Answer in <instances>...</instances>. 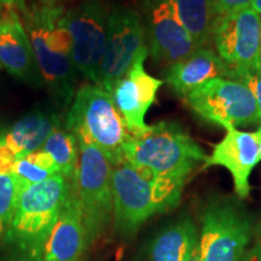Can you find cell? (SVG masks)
I'll return each instance as SVG.
<instances>
[{
    "label": "cell",
    "mask_w": 261,
    "mask_h": 261,
    "mask_svg": "<svg viewBox=\"0 0 261 261\" xmlns=\"http://www.w3.org/2000/svg\"><path fill=\"white\" fill-rule=\"evenodd\" d=\"M71 179L57 173L22 189L4 244L16 261H42L44 249L65 198Z\"/></svg>",
    "instance_id": "6da1fadb"
},
{
    "label": "cell",
    "mask_w": 261,
    "mask_h": 261,
    "mask_svg": "<svg viewBox=\"0 0 261 261\" xmlns=\"http://www.w3.org/2000/svg\"><path fill=\"white\" fill-rule=\"evenodd\" d=\"M185 181L160 177L123 161L113 166L114 217L123 233L136 232L154 215L177 207Z\"/></svg>",
    "instance_id": "7a4b0ae2"
},
{
    "label": "cell",
    "mask_w": 261,
    "mask_h": 261,
    "mask_svg": "<svg viewBox=\"0 0 261 261\" xmlns=\"http://www.w3.org/2000/svg\"><path fill=\"white\" fill-rule=\"evenodd\" d=\"M64 10L46 4L24 12L25 29L31 39L41 80L62 106L73 102L76 68L71 57V38L61 23Z\"/></svg>",
    "instance_id": "3957f363"
},
{
    "label": "cell",
    "mask_w": 261,
    "mask_h": 261,
    "mask_svg": "<svg viewBox=\"0 0 261 261\" xmlns=\"http://www.w3.org/2000/svg\"><path fill=\"white\" fill-rule=\"evenodd\" d=\"M207 158L196 140L175 122L149 126L143 133L129 136L123 146V161L129 165L184 181Z\"/></svg>",
    "instance_id": "277c9868"
},
{
    "label": "cell",
    "mask_w": 261,
    "mask_h": 261,
    "mask_svg": "<svg viewBox=\"0 0 261 261\" xmlns=\"http://www.w3.org/2000/svg\"><path fill=\"white\" fill-rule=\"evenodd\" d=\"M67 127L77 140L97 146L113 166L123 162V146L130 135L112 94L100 86L84 85L75 92Z\"/></svg>",
    "instance_id": "5b68a950"
},
{
    "label": "cell",
    "mask_w": 261,
    "mask_h": 261,
    "mask_svg": "<svg viewBox=\"0 0 261 261\" xmlns=\"http://www.w3.org/2000/svg\"><path fill=\"white\" fill-rule=\"evenodd\" d=\"M79 160L71 177L80 202L87 244L96 241L114 213L113 165L97 146L79 140Z\"/></svg>",
    "instance_id": "8992f818"
},
{
    "label": "cell",
    "mask_w": 261,
    "mask_h": 261,
    "mask_svg": "<svg viewBox=\"0 0 261 261\" xmlns=\"http://www.w3.org/2000/svg\"><path fill=\"white\" fill-rule=\"evenodd\" d=\"M196 115L225 129L261 122L256 100L246 85L215 77L197 86L185 97Z\"/></svg>",
    "instance_id": "52a82bcc"
},
{
    "label": "cell",
    "mask_w": 261,
    "mask_h": 261,
    "mask_svg": "<svg viewBox=\"0 0 261 261\" xmlns=\"http://www.w3.org/2000/svg\"><path fill=\"white\" fill-rule=\"evenodd\" d=\"M250 238V220L230 198L213 200L202 214L201 261H241Z\"/></svg>",
    "instance_id": "ba28073f"
},
{
    "label": "cell",
    "mask_w": 261,
    "mask_h": 261,
    "mask_svg": "<svg viewBox=\"0 0 261 261\" xmlns=\"http://www.w3.org/2000/svg\"><path fill=\"white\" fill-rule=\"evenodd\" d=\"M109 12L100 0H86L61 16L71 38V57L76 70L99 85L106 52Z\"/></svg>",
    "instance_id": "9c48e42d"
},
{
    "label": "cell",
    "mask_w": 261,
    "mask_h": 261,
    "mask_svg": "<svg viewBox=\"0 0 261 261\" xmlns=\"http://www.w3.org/2000/svg\"><path fill=\"white\" fill-rule=\"evenodd\" d=\"M146 48L144 27L139 15L125 6L114 8L108 21L106 52L98 86L112 92L115 84Z\"/></svg>",
    "instance_id": "30bf717a"
},
{
    "label": "cell",
    "mask_w": 261,
    "mask_h": 261,
    "mask_svg": "<svg viewBox=\"0 0 261 261\" xmlns=\"http://www.w3.org/2000/svg\"><path fill=\"white\" fill-rule=\"evenodd\" d=\"M212 39L215 52L231 70L261 64V16L252 8L218 16Z\"/></svg>",
    "instance_id": "8fae6325"
},
{
    "label": "cell",
    "mask_w": 261,
    "mask_h": 261,
    "mask_svg": "<svg viewBox=\"0 0 261 261\" xmlns=\"http://www.w3.org/2000/svg\"><path fill=\"white\" fill-rule=\"evenodd\" d=\"M148 54L149 48H146L137 57L129 70L117 81L110 92L130 136L148 129L146 113L154 104L160 87L163 85L162 80L151 76L144 69Z\"/></svg>",
    "instance_id": "7c38bea8"
},
{
    "label": "cell",
    "mask_w": 261,
    "mask_h": 261,
    "mask_svg": "<svg viewBox=\"0 0 261 261\" xmlns=\"http://www.w3.org/2000/svg\"><path fill=\"white\" fill-rule=\"evenodd\" d=\"M261 162V130L242 132L227 129L226 136L214 145L213 152L205 160V167L220 166L227 169L233 179L234 191L241 200L250 192L249 178Z\"/></svg>",
    "instance_id": "4fadbf2b"
},
{
    "label": "cell",
    "mask_w": 261,
    "mask_h": 261,
    "mask_svg": "<svg viewBox=\"0 0 261 261\" xmlns=\"http://www.w3.org/2000/svg\"><path fill=\"white\" fill-rule=\"evenodd\" d=\"M87 247L80 202L71 185L44 249L42 261H79Z\"/></svg>",
    "instance_id": "5bb4252c"
},
{
    "label": "cell",
    "mask_w": 261,
    "mask_h": 261,
    "mask_svg": "<svg viewBox=\"0 0 261 261\" xmlns=\"http://www.w3.org/2000/svg\"><path fill=\"white\" fill-rule=\"evenodd\" d=\"M149 40L151 56L171 65L198 48L189 32L173 16L165 0H158L150 11Z\"/></svg>",
    "instance_id": "9a60e30c"
},
{
    "label": "cell",
    "mask_w": 261,
    "mask_h": 261,
    "mask_svg": "<svg viewBox=\"0 0 261 261\" xmlns=\"http://www.w3.org/2000/svg\"><path fill=\"white\" fill-rule=\"evenodd\" d=\"M0 64L18 80L35 83L41 79L31 39L12 8L0 16Z\"/></svg>",
    "instance_id": "2e32d148"
},
{
    "label": "cell",
    "mask_w": 261,
    "mask_h": 261,
    "mask_svg": "<svg viewBox=\"0 0 261 261\" xmlns=\"http://www.w3.org/2000/svg\"><path fill=\"white\" fill-rule=\"evenodd\" d=\"M231 68L214 50L198 47L184 60L169 65L166 73V83L175 94L185 98L188 93L205 81L215 77L228 79Z\"/></svg>",
    "instance_id": "e0dca14e"
},
{
    "label": "cell",
    "mask_w": 261,
    "mask_h": 261,
    "mask_svg": "<svg viewBox=\"0 0 261 261\" xmlns=\"http://www.w3.org/2000/svg\"><path fill=\"white\" fill-rule=\"evenodd\" d=\"M60 126L56 115L32 114L21 119L2 137V140L14 151L17 159H23L31 152L40 150L48 137Z\"/></svg>",
    "instance_id": "ac0fdd59"
},
{
    "label": "cell",
    "mask_w": 261,
    "mask_h": 261,
    "mask_svg": "<svg viewBox=\"0 0 261 261\" xmlns=\"http://www.w3.org/2000/svg\"><path fill=\"white\" fill-rule=\"evenodd\" d=\"M197 243L194 221L181 218L156 236L150 247V261H185Z\"/></svg>",
    "instance_id": "d6986e66"
},
{
    "label": "cell",
    "mask_w": 261,
    "mask_h": 261,
    "mask_svg": "<svg viewBox=\"0 0 261 261\" xmlns=\"http://www.w3.org/2000/svg\"><path fill=\"white\" fill-rule=\"evenodd\" d=\"M173 16L189 32L198 47L211 41L217 19L214 0H165Z\"/></svg>",
    "instance_id": "ffe728a7"
},
{
    "label": "cell",
    "mask_w": 261,
    "mask_h": 261,
    "mask_svg": "<svg viewBox=\"0 0 261 261\" xmlns=\"http://www.w3.org/2000/svg\"><path fill=\"white\" fill-rule=\"evenodd\" d=\"M41 149L52 156L61 174L71 179L76 168L80 151L76 136L69 130L65 132L57 128L48 137Z\"/></svg>",
    "instance_id": "44dd1931"
},
{
    "label": "cell",
    "mask_w": 261,
    "mask_h": 261,
    "mask_svg": "<svg viewBox=\"0 0 261 261\" xmlns=\"http://www.w3.org/2000/svg\"><path fill=\"white\" fill-rule=\"evenodd\" d=\"M19 189L14 175L0 174V241L11 226L17 207Z\"/></svg>",
    "instance_id": "7402d4cb"
},
{
    "label": "cell",
    "mask_w": 261,
    "mask_h": 261,
    "mask_svg": "<svg viewBox=\"0 0 261 261\" xmlns=\"http://www.w3.org/2000/svg\"><path fill=\"white\" fill-rule=\"evenodd\" d=\"M11 174L14 175V178L16 179L19 191H21L22 189L31 187V185L46 180V179L51 178L52 175H55L52 174V173L35 166L34 163L29 162L28 160H25L24 158L19 159L15 162L14 167H12Z\"/></svg>",
    "instance_id": "603a6c76"
},
{
    "label": "cell",
    "mask_w": 261,
    "mask_h": 261,
    "mask_svg": "<svg viewBox=\"0 0 261 261\" xmlns=\"http://www.w3.org/2000/svg\"><path fill=\"white\" fill-rule=\"evenodd\" d=\"M228 79L246 85L255 98L261 115V64L249 69L231 70Z\"/></svg>",
    "instance_id": "cb8c5ba5"
},
{
    "label": "cell",
    "mask_w": 261,
    "mask_h": 261,
    "mask_svg": "<svg viewBox=\"0 0 261 261\" xmlns=\"http://www.w3.org/2000/svg\"><path fill=\"white\" fill-rule=\"evenodd\" d=\"M24 159L28 160L29 162L34 163V165L38 166V167L52 173V174H57V173H60V169H58L55 160L52 159V156L48 154V152L45 151V150L40 149L34 152H31V154L25 156Z\"/></svg>",
    "instance_id": "d4e9b609"
},
{
    "label": "cell",
    "mask_w": 261,
    "mask_h": 261,
    "mask_svg": "<svg viewBox=\"0 0 261 261\" xmlns=\"http://www.w3.org/2000/svg\"><path fill=\"white\" fill-rule=\"evenodd\" d=\"M253 0H214L217 16H223L250 8Z\"/></svg>",
    "instance_id": "484cf974"
},
{
    "label": "cell",
    "mask_w": 261,
    "mask_h": 261,
    "mask_svg": "<svg viewBox=\"0 0 261 261\" xmlns=\"http://www.w3.org/2000/svg\"><path fill=\"white\" fill-rule=\"evenodd\" d=\"M242 261H261V246L254 247L246 255H243Z\"/></svg>",
    "instance_id": "4316f807"
},
{
    "label": "cell",
    "mask_w": 261,
    "mask_h": 261,
    "mask_svg": "<svg viewBox=\"0 0 261 261\" xmlns=\"http://www.w3.org/2000/svg\"><path fill=\"white\" fill-rule=\"evenodd\" d=\"M0 4L8 6V8H18L22 12L27 11V6H25L24 0H0Z\"/></svg>",
    "instance_id": "83f0119b"
},
{
    "label": "cell",
    "mask_w": 261,
    "mask_h": 261,
    "mask_svg": "<svg viewBox=\"0 0 261 261\" xmlns=\"http://www.w3.org/2000/svg\"><path fill=\"white\" fill-rule=\"evenodd\" d=\"M185 261H201L200 250H198V243H197V246L192 249V252L189 254V256L187 257V260Z\"/></svg>",
    "instance_id": "f1b7e54d"
},
{
    "label": "cell",
    "mask_w": 261,
    "mask_h": 261,
    "mask_svg": "<svg viewBox=\"0 0 261 261\" xmlns=\"http://www.w3.org/2000/svg\"><path fill=\"white\" fill-rule=\"evenodd\" d=\"M250 8H252L257 15L261 16V0H253Z\"/></svg>",
    "instance_id": "f546056e"
},
{
    "label": "cell",
    "mask_w": 261,
    "mask_h": 261,
    "mask_svg": "<svg viewBox=\"0 0 261 261\" xmlns=\"http://www.w3.org/2000/svg\"><path fill=\"white\" fill-rule=\"evenodd\" d=\"M42 2L46 3V4H55V2H56V0H42Z\"/></svg>",
    "instance_id": "4dcf8cb0"
},
{
    "label": "cell",
    "mask_w": 261,
    "mask_h": 261,
    "mask_svg": "<svg viewBox=\"0 0 261 261\" xmlns=\"http://www.w3.org/2000/svg\"><path fill=\"white\" fill-rule=\"evenodd\" d=\"M0 68H2V64H0Z\"/></svg>",
    "instance_id": "1f68e13d"
},
{
    "label": "cell",
    "mask_w": 261,
    "mask_h": 261,
    "mask_svg": "<svg viewBox=\"0 0 261 261\" xmlns=\"http://www.w3.org/2000/svg\"><path fill=\"white\" fill-rule=\"evenodd\" d=\"M259 129H260V130H261V127H260V128H259Z\"/></svg>",
    "instance_id": "d6a6232c"
}]
</instances>
